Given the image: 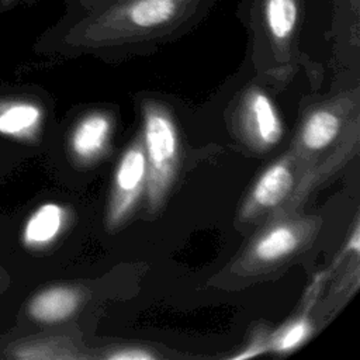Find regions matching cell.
<instances>
[{
    "mask_svg": "<svg viewBox=\"0 0 360 360\" xmlns=\"http://www.w3.org/2000/svg\"><path fill=\"white\" fill-rule=\"evenodd\" d=\"M22 0H0V15L14 10L15 7L21 6Z\"/></svg>",
    "mask_w": 360,
    "mask_h": 360,
    "instance_id": "ac0fdd59",
    "label": "cell"
},
{
    "mask_svg": "<svg viewBox=\"0 0 360 360\" xmlns=\"http://www.w3.org/2000/svg\"><path fill=\"white\" fill-rule=\"evenodd\" d=\"M239 127L245 141L256 150H269L283 138V122L269 94L249 87L239 105Z\"/></svg>",
    "mask_w": 360,
    "mask_h": 360,
    "instance_id": "ba28073f",
    "label": "cell"
},
{
    "mask_svg": "<svg viewBox=\"0 0 360 360\" xmlns=\"http://www.w3.org/2000/svg\"><path fill=\"white\" fill-rule=\"evenodd\" d=\"M115 0H63V18H75Z\"/></svg>",
    "mask_w": 360,
    "mask_h": 360,
    "instance_id": "2e32d148",
    "label": "cell"
},
{
    "mask_svg": "<svg viewBox=\"0 0 360 360\" xmlns=\"http://www.w3.org/2000/svg\"><path fill=\"white\" fill-rule=\"evenodd\" d=\"M80 288L53 285L39 291L28 304V314L41 323H58L70 318L83 302Z\"/></svg>",
    "mask_w": 360,
    "mask_h": 360,
    "instance_id": "8fae6325",
    "label": "cell"
},
{
    "mask_svg": "<svg viewBox=\"0 0 360 360\" xmlns=\"http://www.w3.org/2000/svg\"><path fill=\"white\" fill-rule=\"evenodd\" d=\"M146 186V162L141 136L135 138L121 155L114 173L107 207V228H120L136 208Z\"/></svg>",
    "mask_w": 360,
    "mask_h": 360,
    "instance_id": "52a82bcc",
    "label": "cell"
},
{
    "mask_svg": "<svg viewBox=\"0 0 360 360\" xmlns=\"http://www.w3.org/2000/svg\"><path fill=\"white\" fill-rule=\"evenodd\" d=\"M15 357L18 359H76L77 353L69 352L60 342H32L17 347Z\"/></svg>",
    "mask_w": 360,
    "mask_h": 360,
    "instance_id": "9a60e30c",
    "label": "cell"
},
{
    "mask_svg": "<svg viewBox=\"0 0 360 360\" xmlns=\"http://www.w3.org/2000/svg\"><path fill=\"white\" fill-rule=\"evenodd\" d=\"M44 121V110L30 100L0 101V135L30 141L37 136Z\"/></svg>",
    "mask_w": 360,
    "mask_h": 360,
    "instance_id": "4fadbf2b",
    "label": "cell"
},
{
    "mask_svg": "<svg viewBox=\"0 0 360 360\" xmlns=\"http://www.w3.org/2000/svg\"><path fill=\"white\" fill-rule=\"evenodd\" d=\"M333 30L346 39L349 46H359L360 0H332Z\"/></svg>",
    "mask_w": 360,
    "mask_h": 360,
    "instance_id": "5bb4252c",
    "label": "cell"
},
{
    "mask_svg": "<svg viewBox=\"0 0 360 360\" xmlns=\"http://www.w3.org/2000/svg\"><path fill=\"white\" fill-rule=\"evenodd\" d=\"M359 145L360 101L357 89L339 93L328 101L311 107L304 114L291 149L287 152L294 163L295 187L283 207L266 222L300 212L311 194L356 156Z\"/></svg>",
    "mask_w": 360,
    "mask_h": 360,
    "instance_id": "7a4b0ae2",
    "label": "cell"
},
{
    "mask_svg": "<svg viewBox=\"0 0 360 360\" xmlns=\"http://www.w3.org/2000/svg\"><path fill=\"white\" fill-rule=\"evenodd\" d=\"M236 15L250 34L255 55L280 72L290 70L300 56L305 0H239Z\"/></svg>",
    "mask_w": 360,
    "mask_h": 360,
    "instance_id": "277c9868",
    "label": "cell"
},
{
    "mask_svg": "<svg viewBox=\"0 0 360 360\" xmlns=\"http://www.w3.org/2000/svg\"><path fill=\"white\" fill-rule=\"evenodd\" d=\"M294 187V163L290 155L285 153L257 177L239 210L238 222L246 226H260L283 207Z\"/></svg>",
    "mask_w": 360,
    "mask_h": 360,
    "instance_id": "8992f818",
    "label": "cell"
},
{
    "mask_svg": "<svg viewBox=\"0 0 360 360\" xmlns=\"http://www.w3.org/2000/svg\"><path fill=\"white\" fill-rule=\"evenodd\" d=\"M68 210L56 202H45L31 212L22 228V243L30 249H45L66 228Z\"/></svg>",
    "mask_w": 360,
    "mask_h": 360,
    "instance_id": "7c38bea8",
    "label": "cell"
},
{
    "mask_svg": "<svg viewBox=\"0 0 360 360\" xmlns=\"http://www.w3.org/2000/svg\"><path fill=\"white\" fill-rule=\"evenodd\" d=\"M39 0H22L21 1V6H27V7H31L34 4H37Z\"/></svg>",
    "mask_w": 360,
    "mask_h": 360,
    "instance_id": "d6986e66",
    "label": "cell"
},
{
    "mask_svg": "<svg viewBox=\"0 0 360 360\" xmlns=\"http://www.w3.org/2000/svg\"><path fill=\"white\" fill-rule=\"evenodd\" d=\"M321 228L319 215L300 212L260 225L248 246L226 267V281L250 283L281 270L315 242Z\"/></svg>",
    "mask_w": 360,
    "mask_h": 360,
    "instance_id": "3957f363",
    "label": "cell"
},
{
    "mask_svg": "<svg viewBox=\"0 0 360 360\" xmlns=\"http://www.w3.org/2000/svg\"><path fill=\"white\" fill-rule=\"evenodd\" d=\"M221 0H115L75 18L60 17L38 48L66 55L124 58L180 39L200 25Z\"/></svg>",
    "mask_w": 360,
    "mask_h": 360,
    "instance_id": "6da1fadb",
    "label": "cell"
},
{
    "mask_svg": "<svg viewBox=\"0 0 360 360\" xmlns=\"http://www.w3.org/2000/svg\"><path fill=\"white\" fill-rule=\"evenodd\" d=\"M108 360H153L156 354L141 346H125L112 350L105 356Z\"/></svg>",
    "mask_w": 360,
    "mask_h": 360,
    "instance_id": "e0dca14e",
    "label": "cell"
},
{
    "mask_svg": "<svg viewBox=\"0 0 360 360\" xmlns=\"http://www.w3.org/2000/svg\"><path fill=\"white\" fill-rule=\"evenodd\" d=\"M112 117L105 111H91L83 115L70 132L69 149L80 165H90L105 152L111 132Z\"/></svg>",
    "mask_w": 360,
    "mask_h": 360,
    "instance_id": "9c48e42d",
    "label": "cell"
},
{
    "mask_svg": "<svg viewBox=\"0 0 360 360\" xmlns=\"http://www.w3.org/2000/svg\"><path fill=\"white\" fill-rule=\"evenodd\" d=\"M142 146L146 162V202L152 212L163 205L179 170L181 145L172 112L160 103H142Z\"/></svg>",
    "mask_w": 360,
    "mask_h": 360,
    "instance_id": "5b68a950",
    "label": "cell"
},
{
    "mask_svg": "<svg viewBox=\"0 0 360 360\" xmlns=\"http://www.w3.org/2000/svg\"><path fill=\"white\" fill-rule=\"evenodd\" d=\"M325 283V278L319 274L316 277V281L309 287L307 295H305V304L302 309L295 314L294 318L288 319L285 323H283L280 328H277L273 332H267L266 335V350L278 353V354H287L294 350H297L300 346H302L309 336L315 330V323L309 315L311 308L314 307L318 292L321 291L322 284Z\"/></svg>",
    "mask_w": 360,
    "mask_h": 360,
    "instance_id": "30bf717a",
    "label": "cell"
}]
</instances>
